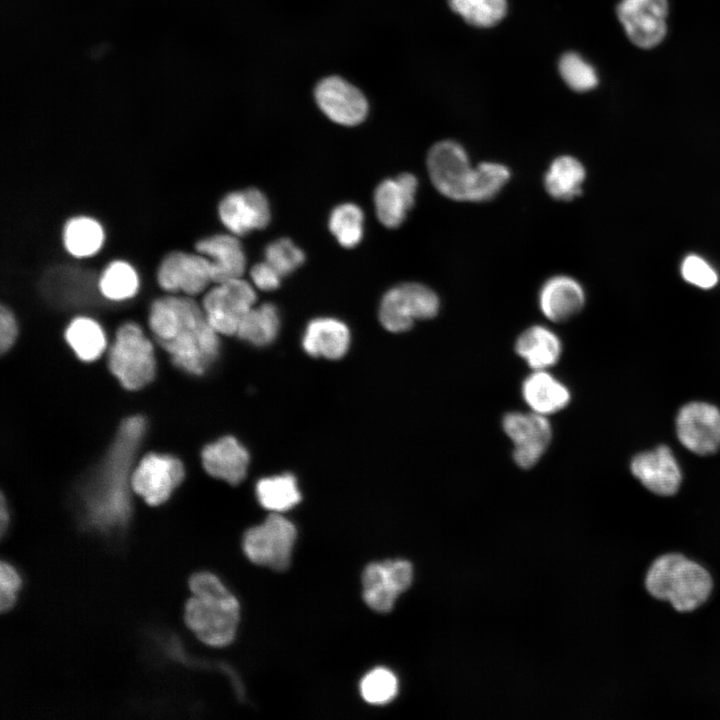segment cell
I'll return each mask as SVG.
<instances>
[{"label": "cell", "instance_id": "6da1fadb", "mask_svg": "<svg viewBox=\"0 0 720 720\" xmlns=\"http://www.w3.org/2000/svg\"><path fill=\"white\" fill-rule=\"evenodd\" d=\"M146 426L140 415L123 420L104 457L81 485L80 510L89 527L111 532L127 524L131 513L132 465Z\"/></svg>", "mask_w": 720, "mask_h": 720}, {"label": "cell", "instance_id": "7a4b0ae2", "mask_svg": "<svg viewBox=\"0 0 720 720\" xmlns=\"http://www.w3.org/2000/svg\"><path fill=\"white\" fill-rule=\"evenodd\" d=\"M148 322L157 342L173 364L192 375H202L219 354V333L210 324L202 305L187 295L155 299Z\"/></svg>", "mask_w": 720, "mask_h": 720}, {"label": "cell", "instance_id": "3957f363", "mask_svg": "<svg viewBox=\"0 0 720 720\" xmlns=\"http://www.w3.org/2000/svg\"><path fill=\"white\" fill-rule=\"evenodd\" d=\"M189 587L194 596L185 605L188 627L210 646L230 644L240 617V605L235 596L209 572L192 575Z\"/></svg>", "mask_w": 720, "mask_h": 720}, {"label": "cell", "instance_id": "277c9868", "mask_svg": "<svg viewBox=\"0 0 720 720\" xmlns=\"http://www.w3.org/2000/svg\"><path fill=\"white\" fill-rule=\"evenodd\" d=\"M648 592L669 601L681 612L691 611L708 598L712 589L710 574L699 564L679 554L656 559L645 580Z\"/></svg>", "mask_w": 720, "mask_h": 720}, {"label": "cell", "instance_id": "5b68a950", "mask_svg": "<svg viewBox=\"0 0 720 720\" xmlns=\"http://www.w3.org/2000/svg\"><path fill=\"white\" fill-rule=\"evenodd\" d=\"M108 365L128 390L141 389L153 380L156 372L153 346L139 325L127 322L118 328Z\"/></svg>", "mask_w": 720, "mask_h": 720}, {"label": "cell", "instance_id": "8992f818", "mask_svg": "<svg viewBox=\"0 0 720 720\" xmlns=\"http://www.w3.org/2000/svg\"><path fill=\"white\" fill-rule=\"evenodd\" d=\"M296 534L293 523L274 512L245 532L243 551L251 562L281 572L290 565Z\"/></svg>", "mask_w": 720, "mask_h": 720}, {"label": "cell", "instance_id": "52a82bcc", "mask_svg": "<svg viewBox=\"0 0 720 720\" xmlns=\"http://www.w3.org/2000/svg\"><path fill=\"white\" fill-rule=\"evenodd\" d=\"M440 308L438 295L428 286L409 282L389 289L379 306V320L390 332L409 330L415 320L431 319Z\"/></svg>", "mask_w": 720, "mask_h": 720}, {"label": "cell", "instance_id": "ba28073f", "mask_svg": "<svg viewBox=\"0 0 720 720\" xmlns=\"http://www.w3.org/2000/svg\"><path fill=\"white\" fill-rule=\"evenodd\" d=\"M668 0H620L617 18L629 41L641 49H652L668 33Z\"/></svg>", "mask_w": 720, "mask_h": 720}, {"label": "cell", "instance_id": "9c48e42d", "mask_svg": "<svg viewBox=\"0 0 720 720\" xmlns=\"http://www.w3.org/2000/svg\"><path fill=\"white\" fill-rule=\"evenodd\" d=\"M256 293L241 278L216 283L203 298L202 307L212 325L219 333L236 335L246 313L254 306Z\"/></svg>", "mask_w": 720, "mask_h": 720}, {"label": "cell", "instance_id": "30bf717a", "mask_svg": "<svg viewBox=\"0 0 720 720\" xmlns=\"http://www.w3.org/2000/svg\"><path fill=\"white\" fill-rule=\"evenodd\" d=\"M426 163L431 182L438 192L452 200L466 201L474 167L459 143L443 140L434 144Z\"/></svg>", "mask_w": 720, "mask_h": 720}, {"label": "cell", "instance_id": "8fae6325", "mask_svg": "<svg viewBox=\"0 0 720 720\" xmlns=\"http://www.w3.org/2000/svg\"><path fill=\"white\" fill-rule=\"evenodd\" d=\"M156 280L168 293L196 295L213 282L212 264L205 255L197 251H172L161 260Z\"/></svg>", "mask_w": 720, "mask_h": 720}, {"label": "cell", "instance_id": "7c38bea8", "mask_svg": "<svg viewBox=\"0 0 720 720\" xmlns=\"http://www.w3.org/2000/svg\"><path fill=\"white\" fill-rule=\"evenodd\" d=\"M413 568L406 560H386L368 564L362 574L363 599L374 611L392 610L397 597L412 583Z\"/></svg>", "mask_w": 720, "mask_h": 720}, {"label": "cell", "instance_id": "4fadbf2b", "mask_svg": "<svg viewBox=\"0 0 720 720\" xmlns=\"http://www.w3.org/2000/svg\"><path fill=\"white\" fill-rule=\"evenodd\" d=\"M182 462L171 455L149 453L145 455L131 476V488L149 505L165 502L182 482Z\"/></svg>", "mask_w": 720, "mask_h": 720}, {"label": "cell", "instance_id": "5bb4252c", "mask_svg": "<svg viewBox=\"0 0 720 720\" xmlns=\"http://www.w3.org/2000/svg\"><path fill=\"white\" fill-rule=\"evenodd\" d=\"M502 426L513 442L514 461L523 469L537 464L551 443L552 428L544 415L510 412L503 417Z\"/></svg>", "mask_w": 720, "mask_h": 720}, {"label": "cell", "instance_id": "9a60e30c", "mask_svg": "<svg viewBox=\"0 0 720 720\" xmlns=\"http://www.w3.org/2000/svg\"><path fill=\"white\" fill-rule=\"evenodd\" d=\"M676 432L690 451L711 454L720 447V411L708 403L691 402L679 411Z\"/></svg>", "mask_w": 720, "mask_h": 720}, {"label": "cell", "instance_id": "2e32d148", "mask_svg": "<svg viewBox=\"0 0 720 720\" xmlns=\"http://www.w3.org/2000/svg\"><path fill=\"white\" fill-rule=\"evenodd\" d=\"M314 95L322 112L338 124L354 126L367 116L368 103L363 93L338 76L322 79Z\"/></svg>", "mask_w": 720, "mask_h": 720}, {"label": "cell", "instance_id": "e0dca14e", "mask_svg": "<svg viewBox=\"0 0 720 720\" xmlns=\"http://www.w3.org/2000/svg\"><path fill=\"white\" fill-rule=\"evenodd\" d=\"M218 214L222 224L236 236L266 227L271 216L267 198L256 188L225 195L219 203Z\"/></svg>", "mask_w": 720, "mask_h": 720}, {"label": "cell", "instance_id": "ac0fdd59", "mask_svg": "<svg viewBox=\"0 0 720 720\" xmlns=\"http://www.w3.org/2000/svg\"><path fill=\"white\" fill-rule=\"evenodd\" d=\"M631 472L648 490L658 495H673L681 483L678 463L664 445L636 455L631 462Z\"/></svg>", "mask_w": 720, "mask_h": 720}, {"label": "cell", "instance_id": "d6986e66", "mask_svg": "<svg viewBox=\"0 0 720 720\" xmlns=\"http://www.w3.org/2000/svg\"><path fill=\"white\" fill-rule=\"evenodd\" d=\"M417 178L402 173L383 180L374 193L375 211L379 221L388 228L399 227L415 203Z\"/></svg>", "mask_w": 720, "mask_h": 720}, {"label": "cell", "instance_id": "ffe728a7", "mask_svg": "<svg viewBox=\"0 0 720 720\" xmlns=\"http://www.w3.org/2000/svg\"><path fill=\"white\" fill-rule=\"evenodd\" d=\"M195 250L211 261L214 283L241 278L245 271V253L232 233L204 237L196 242Z\"/></svg>", "mask_w": 720, "mask_h": 720}, {"label": "cell", "instance_id": "44dd1931", "mask_svg": "<svg viewBox=\"0 0 720 720\" xmlns=\"http://www.w3.org/2000/svg\"><path fill=\"white\" fill-rule=\"evenodd\" d=\"M585 304L581 284L572 277L557 275L548 279L539 292L542 313L553 322H564L579 313Z\"/></svg>", "mask_w": 720, "mask_h": 720}, {"label": "cell", "instance_id": "7402d4cb", "mask_svg": "<svg viewBox=\"0 0 720 720\" xmlns=\"http://www.w3.org/2000/svg\"><path fill=\"white\" fill-rule=\"evenodd\" d=\"M203 466L211 476L231 485L239 484L245 477L249 454L234 437L225 436L206 445L201 452Z\"/></svg>", "mask_w": 720, "mask_h": 720}, {"label": "cell", "instance_id": "603a6c76", "mask_svg": "<svg viewBox=\"0 0 720 720\" xmlns=\"http://www.w3.org/2000/svg\"><path fill=\"white\" fill-rule=\"evenodd\" d=\"M350 344V331L340 320L317 318L307 325L302 345L313 357L336 360L344 356Z\"/></svg>", "mask_w": 720, "mask_h": 720}, {"label": "cell", "instance_id": "cb8c5ba5", "mask_svg": "<svg viewBox=\"0 0 720 720\" xmlns=\"http://www.w3.org/2000/svg\"><path fill=\"white\" fill-rule=\"evenodd\" d=\"M522 395L533 412L556 413L570 401L568 388L545 370H535L522 384Z\"/></svg>", "mask_w": 720, "mask_h": 720}, {"label": "cell", "instance_id": "d4e9b609", "mask_svg": "<svg viewBox=\"0 0 720 720\" xmlns=\"http://www.w3.org/2000/svg\"><path fill=\"white\" fill-rule=\"evenodd\" d=\"M515 351L534 370H545L558 362L562 344L550 329L535 325L519 335Z\"/></svg>", "mask_w": 720, "mask_h": 720}, {"label": "cell", "instance_id": "484cf974", "mask_svg": "<svg viewBox=\"0 0 720 720\" xmlns=\"http://www.w3.org/2000/svg\"><path fill=\"white\" fill-rule=\"evenodd\" d=\"M585 178L583 164L573 156L562 155L551 162L544 176V187L554 199L570 201L582 193Z\"/></svg>", "mask_w": 720, "mask_h": 720}, {"label": "cell", "instance_id": "4316f807", "mask_svg": "<svg viewBox=\"0 0 720 720\" xmlns=\"http://www.w3.org/2000/svg\"><path fill=\"white\" fill-rule=\"evenodd\" d=\"M105 234L101 224L87 216L69 219L63 229V244L77 258L90 257L102 247Z\"/></svg>", "mask_w": 720, "mask_h": 720}, {"label": "cell", "instance_id": "83f0119b", "mask_svg": "<svg viewBox=\"0 0 720 720\" xmlns=\"http://www.w3.org/2000/svg\"><path fill=\"white\" fill-rule=\"evenodd\" d=\"M280 328L278 309L272 303L252 307L243 317L236 335L253 345L265 346L274 341Z\"/></svg>", "mask_w": 720, "mask_h": 720}, {"label": "cell", "instance_id": "f1b7e54d", "mask_svg": "<svg viewBox=\"0 0 720 720\" xmlns=\"http://www.w3.org/2000/svg\"><path fill=\"white\" fill-rule=\"evenodd\" d=\"M65 338L77 357L86 362L98 359L106 347L103 329L89 317L74 318L66 328Z\"/></svg>", "mask_w": 720, "mask_h": 720}, {"label": "cell", "instance_id": "f546056e", "mask_svg": "<svg viewBox=\"0 0 720 720\" xmlns=\"http://www.w3.org/2000/svg\"><path fill=\"white\" fill-rule=\"evenodd\" d=\"M256 495L264 508L275 513L291 509L301 499L297 481L291 474L261 479L256 485Z\"/></svg>", "mask_w": 720, "mask_h": 720}, {"label": "cell", "instance_id": "4dcf8cb0", "mask_svg": "<svg viewBox=\"0 0 720 720\" xmlns=\"http://www.w3.org/2000/svg\"><path fill=\"white\" fill-rule=\"evenodd\" d=\"M99 291L111 301H123L133 297L139 288V277L129 263L116 260L109 263L102 271Z\"/></svg>", "mask_w": 720, "mask_h": 720}, {"label": "cell", "instance_id": "1f68e13d", "mask_svg": "<svg viewBox=\"0 0 720 720\" xmlns=\"http://www.w3.org/2000/svg\"><path fill=\"white\" fill-rule=\"evenodd\" d=\"M510 178L509 169L500 163L482 162L474 167L466 201L484 202L493 199Z\"/></svg>", "mask_w": 720, "mask_h": 720}, {"label": "cell", "instance_id": "d6a6232c", "mask_svg": "<svg viewBox=\"0 0 720 720\" xmlns=\"http://www.w3.org/2000/svg\"><path fill=\"white\" fill-rule=\"evenodd\" d=\"M364 214L353 203L336 206L329 217V229L344 248L357 246L363 236Z\"/></svg>", "mask_w": 720, "mask_h": 720}, {"label": "cell", "instance_id": "836d02e7", "mask_svg": "<svg viewBox=\"0 0 720 720\" xmlns=\"http://www.w3.org/2000/svg\"><path fill=\"white\" fill-rule=\"evenodd\" d=\"M451 9L468 24L488 28L506 15L507 0H448Z\"/></svg>", "mask_w": 720, "mask_h": 720}, {"label": "cell", "instance_id": "e575fe53", "mask_svg": "<svg viewBox=\"0 0 720 720\" xmlns=\"http://www.w3.org/2000/svg\"><path fill=\"white\" fill-rule=\"evenodd\" d=\"M559 72L565 83L577 92L592 90L599 82L595 68L575 52H567L561 56Z\"/></svg>", "mask_w": 720, "mask_h": 720}, {"label": "cell", "instance_id": "d590c367", "mask_svg": "<svg viewBox=\"0 0 720 720\" xmlns=\"http://www.w3.org/2000/svg\"><path fill=\"white\" fill-rule=\"evenodd\" d=\"M397 691L398 681L396 676L383 667L368 672L360 683L361 695L370 704H386L396 696Z\"/></svg>", "mask_w": 720, "mask_h": 720}, {"label": "cell", "instance_id": "8d00e7d4", "mask_svg": "<svg viewBox=\"0 0 720 720\" xmlns=\"http://www.w3.org/2000/svg\"><path fill=\"white\" fill-rule=\"evenodd\" d=\"M265 261L282 277L294 272L305 260L304 252L288 238L271 242L264 251Z\"/></svg>", "mask_w": 720, "mask_h": 720}, {"label": "cell", "instance_id": "74e56055", "mask_svg": "<svg viewBox=\"0 0 720 720\" xmlns=\"http://www.w3.org/2000/svg\"><path fill=\"white\" fill-rule=\"evenodd\" d=\"M680 274L685 282L704 290L712 289L719 283V274L714 266L696 253L682 259Z\"/></svg>", "mask_w": 720, "mask_h": 720}, {"label": "cell", "instance_id": "f35d334b", "mask_svg": "<svg viewBox=\"0 0 720 720\" xmlns=\"http://www.w3.org/2000/svg\"><path fill=\"white\" fill-rule=\"evenodd\" d=\"M21 580L16 570L8 563L2 561L0 566V609L9 610L16 600V592Z\"/></svg>", "mask_w": 720, "mask_h": 720}, {"label": "cell", "instance_id": "ab89813d", "mask_svg": "<svg viewBox=\"0 0 720 720\" xmlns=\"http://www.w3.org/2000/svg\"><path fill=\"white\" fill-rule=\"evenodd\" d=\"M18 335L16 318L9 307L2 304L0 309V351L2 354L10 350Z\"/></svg>", "mask_w": 720, "mask_h": 720}, {"label": "cell", "instance_id": "60d3db41", "mask_svg": "<svg viewBox=\"0 0 720 720\" xmlns=\"http://www.w3.org/2000/svg\"><path fill=\"white\" fill-rule=\"evenodd\" d=\"M255 286L264 291L279 287L282 276L266 261L255 264L250 271Z\"/></svg>", "mask_w": 720, "mask_h": 720}, {"label": "cell", "instance_id": "b9f144b4", "mask_svg": "<svg viewBox=\"0 0 720 720\" xmlns=\"http://www.w3.org/2000/svg\"><path fill=\"white\" fill-rule=\"evenodd\" d=\"M0 529H1V535L3 536L9 522V512L8 508L5 502L4 495L1 494V502H0Z\"/></svg>", "mask_w": 720, "mask_h": 720}]
</instances>
